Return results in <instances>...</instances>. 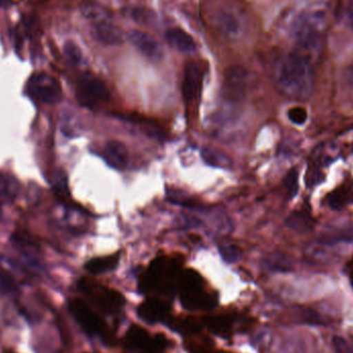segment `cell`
I'll list each match as a JSON object with an SVG mask.
<instances>
[{
	"label": "cell",
	"instance_id": "obj_1",
	"mask_svg": "<svg viewBox=\"0 0 353 353\" xmlns=\"http://www.w3.org/2000/svg\"><path fill=\"white\" fill-rule=\"evenodd\" d=\"M276 81L280 89L292 99H308L314 88L310 63L296 53L288 54L279 60L276 66Z\"/></svg>",
	"mask_w": 353,
	"mask_h": 353
},
{
	"label": "cell",
	"instance_id": "obj_2",
	"mask_svg": "<svg viewBox=\"0 0 353 353\" xmlns=\"http://www.w3.org/2000/svg\"><path fill=\"white\" fill-rule=\"evenodd\" d=\"M176 290L182 306L188 311H210L217 303L216 296L208 292L201 276L194 271L180 274Z\"/></svg>",
	"mask_w": 353,
	"mask_h": 353
},
{
	"label": "cell",
	"instance_id": "obj_3",
	"mask_svg": "<svg viewBox=\"0 0 353 353\" xmlns=\"http://www.w3.org/2000/svg\"><path fill=\"white\" fill-rule=\"evenodd\" d=\"M323 21L325 18L321 12H300L290 26L292 39L304 50L317 49L323 41Z\"/></svg>",
	"mask_w": 353,
	"mask_h": 353
},
{
	"label": "cell",
	"instance_id": "obj_4",
	"mask_svg": "<svg viewBox=\"0 0 353 353\" xmlns=\"http://www.w3.org/2000/svg\"><path fill=\"white\" fill-rule=\"evenodd\" d=\"M180 274L178 267L171 261L157 259L149 268L142 280L143 292H157L169 294L178 288Z\"/></svg>",
	"mask_w": 353,
	"mask_h": 353
},
{
	"label": "cell",
	"instance_id": "obj_5",
	"mask_svg": "<svg viewBox=\"0 0 353 353\" xmlns=\"http://www.w3.org/2000/svg\"><path fill=\"white\" fill-rule=\"evenodd\" d=\"M78 288L83 294L105 314H117L125 304L123 294L87 278H83L79 281Z\"/></svg>",
	"mask_w": 353,
	"mask_h": 353
},
{
	"label": "cell",
	"instance_id": "obj_6",
	"mask_svg": "<svg viewBox=\"0 0 353 353\" xmlns=\"http://www.w3.org/2000/svg\"><path fill=\"white\" fill-rule=\"evenodd\" d=\"M68 309L81 329L91 337H99L107 341L111 337L107 323L95 312L84 300L72 299L68 302Z\"/></svg>",
	"mask_w": 353,
	"mask_h": 353
},
{
	"label": "cell",
	"instance_id": "obj_7",
	"mask_svg": "<svg viewBox=\"0 0 353 353\" xmlns=\"http://www.w3.org/2000/svg\"><path fill=\"white\" fill-rule=\"evenodd\" d=\"M125 346L134 353H167L170 340L163 334L152 335L139 325H132L126 332Z\"/></svg>",
	"mask_w": 353,
	"mask_h": 353
},
{
	"label": "cell",
	"instance_id": "obj_8",
	"mask_svg": "<svg viewBox=\"0 0 353 353\" xmlns=\"http://www.w3.org/2000/svg\"><path fill=\"white\" fill-rule=\"evenodd\" d=\"M212 23L218 31L228 39H238L244 32L245 16L236 6H221L214 10Z\"/></svg>",
	"mask_w": 353,
	"mask_h": 353
},
{
	"label": "cell",
	"instance_id": "obj_9",
	"mask_svg": "<svg viewBox=\"0 0 353 353\" xmlns=\"http://www.w3.org/2000/svg\"><path fill=\"white\" fill-rule=\"evenodd\" d=\"M77 99L83 107L93 109L99 101H109L110 91L101 79L91 72H84L78 80Z\"/></svg>",
	"mask_w": 353,
	"mask_h": 353
},
{
	"label": "cell",
	"instance_id": "obj_10",
	"mask_svg": "<svg viewBox=\"0 0 353 353\" xmlns=\"http://www.w3.org/2000/svg\"><path fill=\"white\" fill-rule=\"evenodd\" d=\"M27 93L35 101L52 105L60 101L62 90L55 78L45 72H39L29 79Z\"/></svg>",
	"mask_w": 353,
	"mask_h": 353
},
{
	"label": "cell",
	"instance_id": "obj_11",
	"mask_svg": "<svg viewBox=\"0 0 353 353\" xmlns=\"http://www.w3.org/2000/svg\"><path fill=\"white\" fill-rule=\"evenodd\" d=\"M128 39L141 54L151 61H159L163 59V46L150 33L132 30L128 33Z\"/></svg>",
	"mask_w": 353,
	"mask_h": 353
},
{
	"label": "cell",
	"instance_id": "obj_12",
	"mask_svg": "<svg viewBox=\"0 0 353 353\" xmlns=\"http://www.w3.org/2000/svg\"><path fill=\"white\" fill-rule=\"evenodd\" d=\"M248 72L243 66L228 68L224 76L223 90L226 99L238 101L244 95L248 82Z\"/></svg>",
	"mask_w": 353,
	"mask_h": 353
},
{
	"label": "cell",
	"instance_id": "obj_13",
	"mask_svg": "<svg viewBox=\"0 0 353 353\" xmlns=\"http://www.w3.org/2000/svg\"><path fill=\"white\" fill-rule=\"evenodd\" d=\"M139 317L142 321L155 325L157 323H165L171 316V307L161 299L149 298L142 303L137 309Z\"/></svg>",
	"mask_w": 353,
	"mask_h": 353
},
{
	"label": "cell",
	"instance_id": "obj_14",
	"mask_svg": "<svg viewBox=\"0 0 353 353\" xmlns=\"http://www.w3.org/2000/svg\"><path fill=\"white\" fill-rule=\"evenodd\" d=\"M91 26L93 39L101 45L118 46L123 43V32L117 25L112 22L111 18L93 23Z\"/></svg>",
	"mask_w": 353,
	"mask_h": 353
},
{
	"label": "cell",
	"instance_id": "obj_15",
	"mask_svg": "<svg viewBox=\"0 0 353 353\" xmlns=\"http://www.w3.org/2000/svg\"><path fill=\"white\" fill-rule=\"evenodd\" d=\"M183 94L189 103L199 97L201 86V72L199 64L195 61H188L184 66L183 72Z\"/></svg>",
	"mask_w": 353,
	"mask_h": 353
},
{
	"label": "cell",
	"instance_id": "obj_16",
	"mask_svg": "<svg viewBox=\"0 0 353 353\" xmlns=\"http://www.w3.org/2000/svg\"><path fill=\"white\" fill-rule=\"evenodd\" d=\"M165 39L171 47L181 53L190 54L196 51L197 45L194 39L180 27L170 28L165 32Z\"/></svg>",
	"mask_w": 353,
	"mask_h": 353
},
{
	"label": "cell",
	"instance_id": "obj_17",
	"mask_svg": "<svg viewBox=\"0 0 353 353\" xmlns=\"http://www.w3.org/2000/svg\"><path fill=\"white\" fill-rule=\"evenodd\" d=\"M201 325L207 327L214 335L226 339L232 334V319L225 314H209L201 319Z\"/></svg>",
	"mask_w": 353,
	"mask_h": 353
},
{
	"label": "cell",
	"instance_id": "obj_18",
	"mask_svg": "<svg viewBox=\"0 0 353 353\" xmlns=\"http://www.w3.org/2000/svg\"><path fill=\"white\" fill-rule=\"evenodd\" d=\"M103 157H105V161L114 169L123 170L128 165V149L118 141H111V142L107 143Z\"/></svg>",
	"mask_w": 353,
	"mask_h": 353
},
{
	"label": "cell",
	"instance_id": "obj_19",
	"mask_svg": "<svg viewBox=\"0 0 353 353\" xmlns=\"http://www.w3.org/2000/svg\"><path fill=\"white\" fill-rule=\"evenodd\" d=\"M314 224L312 215L305 210L294 212L286 219V225L301 234L311 232L314 228Z\"/></svg>",
	"mask_w": 353,
	"mask_h": 353
},
{
	"label": "cell",
	"instance_id": "obj_20",
	"mask_svg": "<svg viewBox=\"0 0 353 353\" xmlns=\"http://www.w3.org/2000/svg\"><path fill=\"white\" fill-rule=\"evenodd\" d=\"M353 199L352 189L346 185H341L327 194V203L333 210H342L350 205Z\"/></svg>",
	"mask_w": 353,
	"mask_h": 353
},
{
	"label": "cell",
	"instance_id": "obj_21",
	"mask_svg": "<svg viewBox=\"0 0 353 353\" xmlns=\"http://www.w3.org/2000/svg\"><path fill=\"white\" fill-rule=\"evenodd\" d=\"M119 263V255H111V256L99 257L89 261L85 265V269L93 275L109 273L117 267Z\"/></svg>",
	"mask_w": 353,
	"mask_h": 353
},
{
	"label": "cell",
	"instance_id": "obj_22",
	"mask_svg": "<svg viewBox=\"0 0 353 353\" xmlns=\"http://www.w3.org/2000/svg\"><path fill=\"white\" fill-rule=\"evenodd\" d=\"M201 155L203 161L211 167L225 169V168L232 165V161L225 154L216 150V149L210 148V147H205V148L201 149Z\"/></svg>",
	"mask_w": 353,
	"mask_h": 353
},
{
	"label": "cell",
	"instance_id": "obj_23",
	"mask_svg": "<svg viewBox=\"0 0 353 353\" xmlns=\"http://www.w3.org/2000/svg\"><path fill=\"white\" fill-rule=\"evenodd\" d=\"M81 10H82L84 18H86V20H88L90 24L111 18L109 12L103 6L97 3H85Z\"/></svg>",
	"mask_w": 353,
	"mask_h": 353
},
{
	"label": "cell",
	"instance_id": "obj_24",
	"mask_svg": "<svg viewBox=\"0 0 353 353\" xmlns=\"http://www.w3.org/2000/svg\"><path fill=\"white\" fill-rule=\"evenodd\" d=\"M268 269L273 272H288L292 269V263L283 254L274 253L265 259Z\"/></svg>",
	"mask_w": 353,
	"mask_h": 353
},
{
	"label": "cell",
	"instance_id": "obj_25",
	"mask_svg": "<svg viewBox=\"0 0 353 353\" xmlns=\"http://www.w3.org/2000/svg\"><path fill=\"white\" fill-rule=\"evenodd\" d=\"M219 253L223 261L228 263H238L242 256L240 249L232 244L220 245Z\"/></svg>",
	"mask_w": 353,
	"mask_h": 353
},
{
	"label": "cell",
	"instance_id": "obj_26",
	"mask_svg": "<svg viewBox=\"0 0 353 353\" xmlns=\"http://www.w3.org/2000/svg\"><path fill=\"white\" fill-rule=\"evenodd\" d=\"M283 184L288 191V197L294 199L299 191V172L296 169L290 170L284 178Z\"/></svg>",
	"mask_w": 353,
	"mask_h": 353
},
{
	"label": "cell",
	"instance_id": "obj_27",
	"mask_svg": "<svg viewBox=\"0 0 353 353\" xmlns=\"http://www.w3.org/2000/svg\"><path fill=\"white\" fill-rule=\"evenodd\" d=\"M64 54H65L68 61L74 65H78L82 61V52H81L80 48L72 41H68L64 45Z\"/></svg>",
	"mask_w": 353,
	"mask_h": 353
},
{
	"label": "cell",
	"instance_id": "obj_28",
	"mask_svg": "<svg viewBox=\"0 0 353 353\" xmlns=\"http://www.w3.org/2000/svg\"><path fill=\"white\" fill-rule=\"evenodd\" d=\"M288 119L296 125H304L308 119V112L303 107H294L288 113Z\"/></svg>",
	"mask_w": 353,
	"mask_h": 353
},
{
	"label": "cell",
	"instance_id": "obj_29",
	"mask_svg": "<svg viewBox=\"0 0 353 353\" xmlns=\"http://www.w3.org/2000/svg\"><path fill=\"white\" fill-rule=\"evenodd\" d=\"M334 350L337 353H353V343L342 337L335 336L333 339Z\"/></svg>",
	"mask_w": 353,
	"mask_h": 353
},
{
	"label": "cell",
	"instance_id": "obj_30",
	"mask_svg": "<svg viewBox=\"0 0 353 353\" xmlns=\"http://www.w3.org/2000/svg\"><path fill=\"white\" fill-rule=\"evenodd\" d=\"M344 77H345L346 82L353 87V63L347 66L345 72H344Z\"/></svg>",
	"mask_w": 353,
	"mask_h": 353
},
{
	"label": "cell",
	"instance_id": "obj_31",
	"mask_svg": "<svg viewBox=\"0 0 353 353\" xmlns=\"http://www.w3.org/2000/svg\"><path fill=\"white\" fill-rule=\"evenodd\" d=\"M347 18L350 27H352L353 30V0H350V1H348Z\"/></svg>",
	"mask_w": 353,
	"mask_h": 353
},
{
	"label": "cell",
	"instance_id": "obj_32",
	"mask_svg": "<svg viewBox=\"0 0 353 353\" xmlns=\"http://www.w3.org/2000/svg\"><path fill=\"white\" fill-rule=\"evenodd\" d=\"M350 279H352V282L353 284V259H352V263H350Z\"/></svg>",
	"mask_w": 353,
	"mask_h": 353
},
{
	"label": "cell",
	"instance_id": "obj_33",
	"mask_svg": "<svg viewBox=\"0 0 353 353\" xmlns=\"http://www.w3.org/2000/svg\"><path fill=\"white\" fill-rule=\"evenodd\" d=\"M217 353H234L230 352H220V350H218Z\"/></svg>",
	"mask_w": 353,
	"mask_h": 353
},
{
	"label": "cell",
	"instance_id": "obj_34",
	"mask_svg": "<svg viewBox=\"0 0 353 353\" xmlns=\"http://www.w3.org/2000/svg\"><path fill=\"white\" fill-rule=\"evenodd\" d=\"M4 2V0H0V6H2V3H3Z\"/></svg>",
	"mask_w": 353,
	"mask_h": 353
}]
</instances>
